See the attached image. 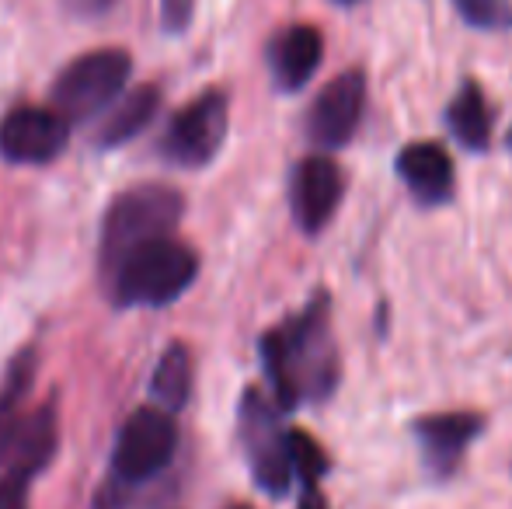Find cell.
I'll list each match as a JSON object with an SVG mask.
<instances>
[{
    "mask_svg": "<svg viewBox=\"0 0 512 509\" xmlns=\"http://www.w3.org/2000/svg\"><path fill=\"white\" fill-rule=\"evenodd\" d=\"M262 367L279 408H297L304 401H324L338 384V346L331 335L328 297L317 293L300 314L269 328L258 342Z\"/></svg>",
    "mask_w": 512,
    "mask_h": 509,
    "instance_id": "cell-1",
    "label": "cell"
},
{
    "mask_svg": "<svg viewBox=\"0 0 512 509\" xmlns=\"http://www.w3.org/2000/svg\"><path fill=\"white\" fill-rule=\"evenodd\" d=\"M185 213V199L175 185L147 182L119 192L102 217V276L108 279L136 248L171 238Z\"/></svg>",
    "mask_w": 512,
    "mask_h": 509,
    "instance_id": "cell-2",
    "label": "cell"
},
{
    "mask_svg": "<svg viewBox=\"0 0 512 509\" xmlns=\"http://www.w3.org/2000/svg\"><path fill=\"white\" fill-rule=\"evenodd\" d=\"M199 276V255L175 238L136 248L108 276V290L119 307H164L178 300Z\"/></svg>",
    "mask_w": 512,
    "mask_h": 509,
    "instance_id": "cell-3",
    "label": "cell"
},
{
    "mask_svg": "<svg viewBox=\"0 0 512 509\" xmlns=\"http://www.w3.org/2000/svg\"><path fill=\"white\" fill-rule=\"evenodd\" d=\"M237 429L255 485L272 499H283L297 475H293L290 429L279 422V405H272L258 387H248L237 408Z\"/></svg>",
    "mask_w": 512,
    "mask_h": 509,
    "instance_id": "cell-4",
    "label": "cell"
},
{
    "mask_svg": "<svg viewBox=\"0 0 512 509\" xmlns=\"http://www.w3.org/2000/svg\"><path fill=\"white\" fill-rule=\"evenodd\" d=\"M129 74H133V60L126 49H91L56 77L53 109L70 123H88L98 112L112 109Z\"/></svg>",
    "mask_w": 512,
    "mask_h": 509,
    "instance_id": "cell-5",
    "label": "cell"
},
{
    "mask_svg": "<svg viewBox=\"0 0 512 509\" xmlns=\"http://www.w3.org/2000/svg\"><path fill=\"white\" fill-rule=\"evenodd\" d=\"M230 126V102L220 88H209L189 105L178 109L164 129L157 154L175 168H206L216 154H220L223 140H227Z\"/></svg>",
    "mask_w": 512,
    "mask_h": 509,
    "instance_id": "cell-6",
    "label": "cell"
},
{
    "mask_svg": "<svg viewBox=\"0 0 512 509\" xmlns=\"http://www.w3.org/2000/svg\"><path fill=\"white\" fill-rule=\"evenodd\" d=\"M178 450V426L164 408H136L122 422L112 450V475L126 485L150 482L171 464Z\"/></svg>",
    "mask_w": 512,
    "mask_h": 509,
    "instance_id": "cell-7",
    "label": "cell"
},
{
    "mask_svg": "<svg viewBox=\"0 0 512 509\" xmlns=\"http://www.w3.org/2000/svg\"><path fill=\"white\" fill-rule=\"evenodd\" d=\"M70 119L42 105H14L0 119V157L11 164H49L67 150Z\"/></svg>",
    "mask_w": 512,
    "mask_h": 509,
    "instance_id": "cell-8",
    "label": "cell"
},
{
    "mask_svg": "<svg viewBox=\"0 0 512 509\" xmlns=\"http://www.w3.org/2000/svg\"><path fill=\"white\" fill-rule=\"evenodd\" d=\"M366 109V77L363 70H345L335 81L317 91L307 112V136L314 147L338 150L356 136Z\"/></svg>",
    "mask_w": 512,
    "mask_h": 509,
    "instance_id": "cell-9",
    "label": "cell"
},
{
    "mask_svg": "<svg viewBox=\"0 0 512 509\" xmlns=\"http://www.w3.org/2000/svg\"><path fill=\"white\" fill-rule=\"evenodd\" d=\"M345 196V175L328 154H310L297 164L290 182V206L300 231L317 234L331 224Z\"/></svg>",
    "mask_w": 512,
    "mask_h": 509,
    "instance_id": "cell-10",
    "label": "cell"
},
{
    "mask_svg": "<svg viewBox=\"0 0 512 509\" xmlns=\"http://www.w3.org/2000/svg\"><path fill=\"white\" fill-rule=\"evenodd\" d=\"M411 429H415L425 468L436 478H446L457 471L460 457L467 454L474 436L485 429V419L478 412H436L422 415Z\"/></svg>",
    "mask_w": 512,
    "mask_h": 509,
    "instance_id": "cell-11",
    "label": "cell"
},
{
    "mask_svg": "<svg viewBox=\"0 0 512 509\" xmlns=\"http://www.w3.org/2000/svg\"><path fill=\"white\" fill-rule=\"evenodd\" d=\"M324 60V35L314 25H290L269 42L272 84L286 95L304 91Z\"/></svg>",
    "mask_w": 512,
    "mask_h": 509,
    "instance_id": "cell-12",
    "label": "cell"
},
{
    "mask_svg": "<svg viewBox=\"0 0 512 509\" xmlns=\"http://www.w3.org/2000/svg\"><path fill=\"white\" fill-rule=\"evenodd\" d=\"M394 164H398L401 182L415 192L418 203L439 206L453 196L457 171H453V161H450V154H446V147H439V143H432V140L408 143Z\"/></svg>",
    "mask_w": 512,
    "mask_h": 509,
    "instance_id": "cell-13",
    "label": "cell"
},
{
    "mask_svg": "<svg viewBox=\"0 0 512 509\" xmlns=\"http://www.w3.org/2000/svg\"><path fill=\"white\" fill-rule=\"evenodd\" d=\"M161 88L157 84H140L122 98L115 109H108V116L95 129V147L98 150H115L122 143H129L133 136H140L143 129L154 123V116L161 112Z\"/></svg>",
    "mask_w": 512,
    "mask_h": 509,
    "instance_id": "cell-14",
    "label": "cell"
},
{
    "mask_svg": "<svg viewBox=\"0 0 512 509\" xmlns=\"http://www.w3.org/2000/svg\"><path fill=\"white\" fill-rule=\"evenodd\" d=\"M60 443V422H56V405H42L39 412H32L18 429V440L7 457L4 471H18L25 478H35L56 454Z\"/></svg>",
    "mask_w": 512,
    "mask_h": 509,
    "instance_id": "cell-15",
    "label": "cell"
},
{
    "mask_svg": "<svg viewBox=\"0 0 512 509\" xmlns=\"http://www.w3.org/2000/svg\"><path fill=\"white\" fill-rule=\"evenodd\" d=\"M446 126H450L453 140L467 150H488L492 143L495 112L488 105V95L478 81H464L460 91L446 105Z\"/></svg>",
    "mask_w": 512,
    "mask_h": 509,
    "instance_id": "cell-16",
    "label": "cell"
},
{
    "mask_svg": "<svg viewBox=\"0 0 512 509\" xmlns=\"http://www.w3.org/2000/svg\"><path fill=\"white\" fill-rule=\"evenodd\" d=\"M35 381V349H21L7 367V377L0 384V464H7L21 429V401Z\"/></svg>",
    "mask_w": 512,
    "mask_h": 509,
    "instance_id": "cell-17",
    "label": "cell"
},
{
    "mask_svg": "<svg viewBox=\"0 0 512 509\" xmlns=\"http://www.w3.org/2000/svg\"><path fill=\"white\" fill-rule=\"evenodd\" d=\"M189 394H192V353L182 342H171L161 353V360H157L154 377H150V398L164 412H178V408H185Z\"/></svg>",
    "mask_w": 512,
    "mask_h": 509,
    "instance_id": "cell-18",
    "label": "cell"
},
{
    "mask_svg": "<svg viewBox=\"0 0 512 509\" xmlns=\"http://www.w3.org/2000/svg\"><path fill=\"white\" fill-rule=\"evenodd\" d=\"M290 454H293V475L304 482V489H317V482L328 471V457H324L321 443L314 436L290 429Z\"/></svg>",
    "mask_w": 512,
    "mask_h": 509,
    "instance_id": "cell-19",
    "label": "cell"
},
{
    "mask_svg": "<svg viewBox=\"0 0 512 509\" xmlns=\"http://www.w3.org/2000/svg\"><path fill=\"white\" fill-rule=\"evenodd\" d=\"M453 7L467 25L481 32H499L512 25V0H453Z\"/></svg>",
    "mask_w": 512,
    "mask_h": 509,
    "instance_id": "cell-20",
    "label": "cell"
},
{
    "mask_svg": "<svg viewBox=\"0 0 512 509\" xmlns=\"http://www.w3.org/2000/svg\"><path fill=\"white\" fill-rule=\"evenodd\" d=\"M28 485H32V478L18 475V471H4L0 475V509H28Z\"/></svg>",
    "mask_w": 512,
    "mask_h": 509,
    "instance_id": "cell-21",
    "label": "cell"
},
{
    "mask_svg": "<svg viewBox=\"0 0 512 509\" xmlns=\"http://www.w3.org/2000/svg\"><path fill=\"white\" fill-rule=\"evenodd\" d=\"M192 14H196V0H161V25L164 32L182 35L192 25Z\"/></svg>",
    "mask_w": 512,
    "mask_h": 509,
    "instance_id": "cell-22",
    "label": "cell"
},
{
    "mask_svg": "<svg viewBox=\"0 0 512 509\" xmlns=\"http://www.w3.org/2000/svg\"><path fill=\"white\" fill-rule=\"evenodd\" d=\"M70 4H74V11L91 14V18H95V14H105L108 7L115 4V0H70Z\"/></svg>",
    "mask_w": 512,
    "mask_h": 509,
    "instance_id": "cell-23",
    "label": "cell"
},
{
    "mask_svg": "<svg viewBox=\"0 0 512 509\" xmlns=\"http://www.w3.org/2000/svg\"><path fill=\"white\" fill-rule=\"evenodd\" d=\"M300 509H324V499L317 496V489H307L304 503H300Z\"/></svg>",
    "mask_w": 512,
    "mask_h": 509,
    "instance_id": "cell-24",
    "label": "cell"
},
{
    "mask_svg": "<svg viewBox=\"0 0 512 509\" xmlns=\"http://www.w3.org/2000/svg\"><path fill=\"white\" fill-rule=\"evenodd\" d=\"M335 4H359V0H335Z\"/></svg>",
    "mask_w": 512,
    "mask_h": 509,
    "instance_id": "cell-25",
    "label": "cell"
},
{
    "mask_svg": "<svg viewBox=\"0 0 512 509\" xmlns=\"http://www.w3.org/2000/svg\"><path fill=\"white\" fill-rule=\"evenodd\" d=\"M509 147H512V129H509Z\"/></svg>",
    "mask_w": 512,
    "mask_h": 509,
    "instance_id": "cell-26",
    "label": "cell"
}]
</instances>
